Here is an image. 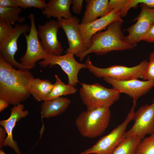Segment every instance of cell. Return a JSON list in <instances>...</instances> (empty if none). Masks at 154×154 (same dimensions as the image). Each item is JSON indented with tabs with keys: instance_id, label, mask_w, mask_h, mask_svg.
<instances>
[{
	"instance_id": "cell-1",
	"label": "cell",
	"mask_w": 154,
	"mask_h": 154,
	"mask_svg": "<svg viewBox=\"0 0 154 154\" xmlns=\"http://www.w3.org/2000/svg\"><path fill=\"white\" fill-rule=\"evenodd\" d=\"M34 78L29 70L16 69L0 55V98L14 106L30 96V87Z\"/></svg>"
},
{
	"instance_id": "cell-2",
	"label": "cell",
	"mask_w": 154,
	"mask_h": 154,
	"mask_svg": "<svg viewBox=\"0 0 154 154\" xmlns=\"http://www.w3.org/2000/svg\"><path fill=\"white\" fill-rule=\"evenodd\" d=\"M123 22L114 21L108 26L105 31H100L94 34L90 39V46L83 52L75 55L81 62L91 53L101 55L112 51L129 50L134 48L136 45H130L125 40L122 29Z\"/></svg>"
},
{
	"instance_id": "cell-3",
	"label": "cell",
	"mask_w": 154,
	"mask_h": 154,
	"mask_svg": "<svg viewBox=\"0 0 154 154\" xmlns=\"http://www.w3.org/2000/svg\"><path fill=\"white\" fill-rule=\"evenodd\" d=\"M111 116L110 108H100L82 112L76 118L75 124L82 136L94 138L104 132L109 125Z\"/></svg>"
},
{
	"instance_id": "cell-4",
	"label": "cell",
	"mask_w": 154,
	"mask_h": 154,
	"mask_svg": "<svg viewBox=\"0 0 154 154\" xmlns=\"http://www.w3.org/2000/svg\"><path fill=\"white\" fill-rule=\"evenodd\" d=\"M79 90L81 100L87 111L100 108H108L117 101L120 93L113 88H108L98 83L88 84L83 83Z\"/></svg>"
},
{
	"instance_id": "cell-5",
	"label": "cell",
	"mask_w": 154,
	"mask_h": 154,
	"mask_svg": "<svg viewBox=\"0 0 154 154\" xmlns=\"http://www.w3.org/2000/svg\"><path fill=\"white\" fill-rule=\"evenodd\" d=\"M148 63L147 60H145L132 67L114 65L102 68L94 65L90 60V56H88L85 64L90 72L98 78L109 77L116 80L123 81L143 78Z\"/></svg>"
},
{
	"instance_id": "cell-6",
	"label": "cell",
	"mask_w": 154,
	"mask_h": 154,
	"mask_svg": "<svg viewBox=\"0 0 154 154\" xmlns=\"http://www.w3.org/2000/svg\"><path fill=\"white\" fill-rule=\"evenodd\" d=\"M137 100L133 99V105L125 119L107 135L100 138L91 147L81 154H112L115 148L123 139L127 125L133 119Z\"/></svg>"
},
{
	"instance_id": "cell-7",
	"label": "cell",
	"mask_w": 154,
	"mask_h": 154,
	"mask_svg": "<svg viewBox=\"0 0 154 154\" xmlns=\"http://www.w3.org/2000/svg\"><path fill=\"white\" fill-rule=\"evenodd\" d=\"M74 55L73 53H70L60 56L47 53L43 60L40 61L38 64L41 67L44 68L48 66L52 68L56 65L59 66L67 75L68 84L75 86L79 82L78 76L80 70L87 67L85 63L77 62Z\"/></svg>"
},
{
	"instance_id": "cell-8",
	"label": "cell",
	"mask_w": 154,
	"mask_h": 154,
	"mask_svg": "<svg viewBox=\"0 0 154 154\" xmlns=\"http://www.w3.org/2000/svg\"><path fill=\"white\" fill-rule=\"evenodd\" d=\"M28 17L31 21V29L29 35L24 34L27 43V48L24 55L20 59L22 65L33 68L38 60L44 59L47 53L39 41L37 34L33 14L29 15Z\"/></svg>"
},
{
	"instance_id": "cell-9",
	"label": "cell",
	"mask_w": 154,
	"mask_h": 154,
	"mask_svg": "<svg viewBox=\"0 0 154 154\" xmlns=\"http://www.w3.org/2000/svg\"><path fill=\"white\" fill-rule=\"evenodd\" d=\"M133 119L134 124L125 132L124 138L137 136L143 139L147 134H154V102L151 105L141 106L135 112Z\"/></svg>"
},
{
	"instance_id": "cell-10",
	"label": "cell",
	"mask_w": 154,
	"mask_h": 154,
	"mask_svg": "<svg viewBox=\"0 0 154 154\" xmlns=\"http://www.w3.org/2000/svg\"><path fill=\"white\" fill-rule=\"evenodd\" d=\"M30 29L31 27L27 25L17 24L11 33L0 42V55L6 62L15 69L23 70H29L32 69L22 65L16 61L14 58L18 50V39L22 34L30 31Z\"/></svg>"
},
{
	"instance_id": "cell-11",
	"label": "cell",
	"mask_w": 154,
	"mask_h": 154,
	"mask_svg": "<svg viewBox=\"0 0 154 154\" xmlns=\"http://www.w3.org/2000/svg\"><path fill=\"white\" fill-rule=\"evenodd\" d=\"M141 11L133 19L136 23L125 29L128 33L125 40L129 44L136 45L141 41L142 36L154 24V8H150L143 3L140 5Z\"/></svg>"
},
{
	"instance_id": "cell-12",
	"label": "cell",
	"mask_w": 154,
	"mask_h": 154,
	"mask_svg": "<svg viewBox=\"0 0 154 154\" xmlns=\"http://www.w3.org/2000/svg\"><path fill=\"white\" fill-rule=\"evenodd\" d=\"M59 27L58 21L52 20L38 26L37 34L41 40L40 43L47 53L60 56L63 52L61 43L57 38Z\"/></svg>"
},
{
	"instance_id": "cell-13",
	"label": "cell",
	"mask_w": 154,
	"mask_h": 154,
	"mask_svg": "<svg viewBox=\"0 0 154 154\" xmlns=\"http://www.w3.org/2000/svg\"><path fill=\"white\" fill-rule=\"evenodd\" d=\"M60 27L62 29L67 37L69 47L66 53H72L75 55L82 53L88 48L83 42L78 29L80 20L75 16L69 19H57Z\"/></svg>"
},
{
	"instance_id": "cell-14",
	"label": "cell",
	"mask_w": 154,
	"mask_h": 154,
	"mask_svg": "<svg viewBox=\"0 0 154 154\" xmlns=\"http://www.w3.org/2000/svg\"><path fill=\"white\" fill-rule=\"evenodd\" d=\"M103 79L120 93L126 94L136 100L145 94L154 86V81L152 80L144 81L134 79L121 81L109 77L104 78Z\"/></svg>"
},
{
	"instance_id": "cell-15",
	"label": "cell",
	"mask_w": 154,
	"mask_h": 154,
	"mask_svg": "<svg viewBox=\"0 0 154 154\" xmlns=\"http://www.w3.org/2000/svg\"><path fill=\"white\" fill-rule=\"evenodd\" d=\"M116 21H124L120 11L115 9L106 15L93 22L79 25L78 29L81 37L88 49L91 44L90 39L92 36L99 31L106 30L110 24Z\"/></svg>"
},
{
	"instance_id": "cell-16",
	"label": "cell",
	"mask_w": 154,
	"mask_h": 154,
	"mask_svg": "<svg viewBox=\"0 0 154 154\" xmlns=\"http://www.w3.org/2000/svg\"><path fill=\"white\" fill-rule=\"evenodd\" d=\"M24 106L20 104L14 106L11 109L10 117L5 120L0 121V125L5 129L7 135L6 138L3 144V146L9 147L17 154H21L17 143L13 138V131L16 123L29 114L28 110H24Z\"/></svg>"
},
{
	"instance_id": "cell-17",
	"label": "cell",
	"mask_w": 154,
	"mask_h": 154,
	"mask_svg": "<svg viewBox=\"0 0 154 154\" xmlns=\"http://www.w3.org/2000/svg\"><path fill=\"white\" fill-rule=\"evenodd\" d=\"M108 0H86V10L80 24L93 22L98 18L103 17L110 12L108 8Z\"/></svg>"
},
{
	"instance_id": "cell-18",
	"label": "cell",
	"mask_w": 154,
	"mask_h": 154,
	"mask_svg": "<svg viewBox=\"0 0 154 154\" xmlns=\"http://www.w3.org/2000/svg\"><path fill=\"white\" fill-rule=\"evenodd\" d=\"M72 0H49L42 11L46 18L69 19L72 17L70 8Z\"/></svg>"
},
{
	"instance_id": "cell-19",
	"label": "cell",
	"mask_w": 154,
	"mask_h": 154,
	"mask_svg": "<svg viewBox=\"0 0 154 154\" xmlns=\"http://www.w3.org/2000/svg\"><path fill=\"white\" fill-rule=\"evenodd\" d=\"M70 103L69 99L62 97L44 101L41 106V117L48 119L59 115L66 110Z\"/></svg>"
},
{
	"instance_id": "cell-20",
	"label": "cell",
	"mask_w": 154,
	"mask_h": 154,
	"mask_svg": "<svg viewBox=\"0 0 154 154\" xmlns=\"http://www.w3.org/2000/svg\"><path fill=\"white\" fill-rule=\"evenodd\" d=\"M53 85L49 80L34 78L31 85V94L37 101H44L51 92Z\"/></svg>"
},
{
	"instance_id": "cell-21",
	"label": "cell",
	"mask_w": 154,
	"mask_h": 154,
	"mask_svg": "<svg viewBox=\"0 0 154 154\" xmlns=\"http://www.w3.org/2000/svg\"><path fill=\"white\" fill-rule=\"evenodd\" d=\"M55 82L49 94L44 101H48L60 97L62 96L71 95L77 91V89L72 85L64 83L57 75H55Z\"/></svg>"
},
{
	"instance_id": "cell-22",
	"label": "cell",
	"mask_w": 154,
	"mask_h": 154,
	"mask_svg": "<svg viewBox=\"0 0 154 154\" xmlns=\"http://www.w3.org/2000/svg\"><path fill=\"white\" fill-rule=\"evenodd\" d=\"M142 140L137 136L126 137L115 148L112 154H135L137 146Z\"/></svg>"
},
{
	"instance_id": "cell-23",
	"label": "cell",
	"mask_w": 154,
	"mask_h": 154,
	"mask_svg": "<svg viewBox=\"0 0 154 154\" xmlns=\"http://www.w3.org/2000/svg\"><path fill=\"white\" fill-rule=\"evenodd\" d=\"M20 7H0V22H4L12 25L17 22L21 23L25 20V18L20 17L22 11Z\"/></svg>"
},
{
	"instance_id": "cell-24",
	"label": "cell",
	"mask_w": 154,
	"mask_h": 154,
	"mask_svg": "<svg viewBox=\"0 0 154 154\" xmlns=\"http://www.w3.org/2000/svg\"><path fill=\"white\" fill-rule=\"evenodd\" d=\"M135 154H154V134L141 141L137 146Z\"/></svg>"
},
{
	"instance_id": "cell-25",
	"label": "cell",
	"mask_w": 154,
	"mask_h": 154,
	"mask_svg": "<svg viewBox=\"0 0 154 154\" xmlns=\"http://www.w3.org/2000/svg\"><path fill=\"white\" fill-rule=\"evenodd\" d=\"M19 6L23 9L26 8L34 7L43 10L46 3L43 0H17Z\"/></svg>"
},
{
	"instance_id": "cell-26",
	"label": "cell",
	"mask_w": 154,
	"mask_h": 154,
	"mask_svg": "<svg viewBox=\"0 0 154 154\" xmlns=\"http://www.w3.org/2000/svg\"><path fill=\"white\" fill-rule=\"evenodd\" d=\"M143 79L154 81V52L150 54L149 61L145 70Z\"/></svg>"
},
{
	"instance_id": "cell-27",
	"label": "cell",
	"mask_w": 154,
	"mask_h": 154,
	"mask_svg": "<svg viewBox=\"0 0 154 154\" xmlns=\"http://www.w3.org/2000/svg\"><path fill=\"white\" fill-rule=\"evenodd\" d=\"M12 25L4 22H0V42L6 38L13 32L14 27Z\"/></svg>"
},
{
	"instance_id": "cell-28",
	"label": "cell",
	"mask_w": 154,
	"mask_h": 154,
	"mask_svg": "<svg viewBox=\"0 0 154 154\" xmlns=\"http://www.w3.org/2000/svg\"><path fill=\"white\" fill-rule=\"evenodd\" d=\"M141 40L149 43L154 42V24L142 36Z\"/></svg>"
},
{
	"instance_id": "cell-29",
	"label": "cell",
	"mask_w": 154,
	"mask_h": 154,
	"mask_svg": "<svg viewBox=\"0 0 154 154\" xmlns=\"http://www.w3.org/2000/svg\"><path fill=\"white\" fill-rule=\"evenodd\" d=\"M83 0H72V11L74 13H80L83 8Z\"/></svg>"
},
{
	"instance_id": "cell-30",
	"label": "cell",
	"mask_w": 154,
	"mask_h": 154,
	"mask_svg": "<svg viewBox=\"0 0 154 154\" xmlns=\"http://www.w3.org/2000/svg\"><path fill=\"white\" fill-rule=\"evenodd\" d=\"M132 6L136 8L139 3H143L150 8H154V0H131Z\"/></svg>"
},
{
	"instance_id": "cell-31",
	"label": "cell",
	"mask_w": 154,
	"mask_h": 154,
	"mask_svg": "<svg viewBox=\"0 0 154 154\" xmlns=\"http://www.w3.org/2000/svg\"><path fill=\"white\" fill-rule=\"evenodd\" d=\"M19 7L17 0H0V7Z\"/></svg>"
},
{
	"instance_id": "cell-32",
	"label": "cell",
	"mask_w": 154,
	"mask_h": 154,
	"mask_svg": "<svg viewBox=\"0 0 154 154\" xmlns=\"http://www.w3.org/2000/svg\"><path fill=\"white\" fill-rule=\"evenodd\" d=\"M7 135V133L5 128L1 126L0 127V147H3V144L5 141Z\"/></svg>"
},
{
	"instance_id": "cell-33",
	"label": "cell",
	"mask_w": 154,
	"mask_h": 154,
	"mask_svg": "<svg viewBox=\"0 0 154 154\" xmlns=\"http://www.w3.org/2000/svg\"><path fill=\"white\" fill-rule=\"evenodd\" d=\"M9 104L7 102L3 99L0 98V112H1L8 107Z\"/></svg>"
},
{
	"instance_id": "cell-34",
	"label": "cell",
	"mask_w": 154,
	"mask_h": 154,
	"mask_svg": "<svg viewBox=\"0 0 154 154\" xmlns=\"http://www.w3.org/2000/svg\"><path fill=\"white\" fill-rule=\"evenodd\" d=\"M0 154H6L5 153L4 151L2 149H1L0 150Z\"/></svg>"
}]
</instances>
